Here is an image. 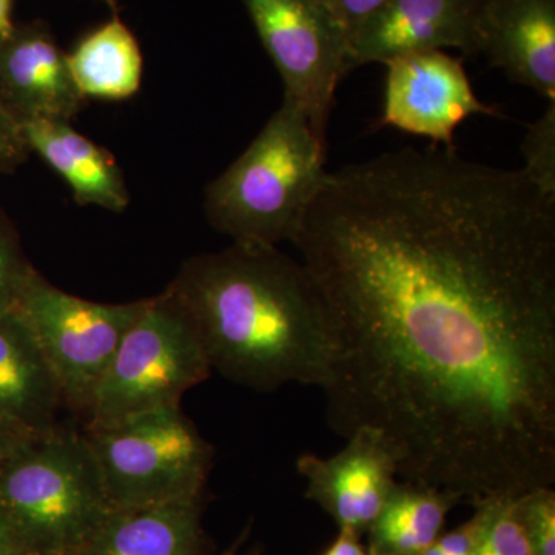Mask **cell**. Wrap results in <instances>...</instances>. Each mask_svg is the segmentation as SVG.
<instances>
[{"label": "cell", "instance_id": "1", "mask_svg": "<svg viewBox=\"0 0 555 555\" xmlns=\"http://www.w3.org/2000/svg\"><path fill=\"white\" fill-rule=\"evenodd\" d=\"M326 306L321 387L398 477L477 503L555 483V199L403 149L328 171L292 240Z\"/></svg>", "mask_w": 555, "mask_h": 555}, {"label": "cell", "instance_id": "2", "mask_svg": "<svg viewBox=\"0 0 555 555\" xmlns=\"http://www.w3.org/2000/svg\"><path fill=\"white\" fill-rule=\"evenodd\" d=\"M167 291L222 377L261 392L326 385L334 345L326 306L308 269L280 248L232 243L196 255Z\"/></svg>", "mask_w": 555, "mask_h": 555}, {"label": "cell", "instance_id": "3", "mask_svg": "<svg viewBox=\"0 0 555 555\" xmlns=\"http://www.w3.org/2000/svg\"><path fill=\"white\" fill-rule=\"evenodd\" d=\"M326 149L308 116L284 100L246 152L207 185L208 222L236 244L294 240L328 173Z\"/></svg>", "mask_w": 555, "mask_h": 555}, {"label": "cell", "instance_id": "4", "mask_svg": "<svg viewBox=\"0 0 555 555\" xmlns=\"http://www.w3.org/2000/svg\"><path fill=\"white\" fill-rule=\"evenodd\" d=\"M0 511L27 555H79L113 507L86 434L56 425L0 467Z\"/></svg>", "mask_w": 555, "mask_h": 555}, {"label": "cell", "instance_id": "5", "mask_svg": "<svg viewBox=\"0 0 555 555\" xmlns=\"http://www.w3.org/2000/svg\"><path fill=\"white\" fill-rule=\"evenodd\" d=\"M211 367L188 313L169 291L145 298L101 379L87 429L118 425L147 412L181 406Z\"/></svg>", "mask_w": 555, "mask_h": 555}, {"label": "cell", "instance_id": "6", "mask_svg": "<svg viewBox=\"0 0 555 555\" xmlns=\"http://www.w3.org/2000/svg\"><path fill=\"white\" fill-rule=\"evenodd\" d=\"M115 511L203 499L214 448L181 406L83 429Z\"/></svg>", "mask_w": 555, "mask_h": 555}, {"label": "cell", "instance_id": "7", "mask_svg": "<svg viewBox=\"0 0 555 555\" xmlns=\"http://www.w3.org/2000/svg\"><path fill=\"white\" fill-rule=\"evenodd\" d=\"M144 299L87 301L61 291L33 268L13 312L30 332L54 377L64 408L89 415L94 393Z\"/></svg>", "mask_w": 555, "mask_h": 555}, {"label": "cell", "instance_id": "8", "mask_svg": "<svg viewBox=\"0 0 555 555\" xmlns=\"http://www.w3.org/2000/svg\"><path fill=\"white\" fill-rule=\"evenodd\" d=\"M262 47L283 79L284 100L327 141L335 90L345 78L349 38L323 0H243Z\"/></svg>", "mask_w": 555, "mask_h": 555}, {"label": "cell", "instance_id": "9", "mask_svg": "<svg viewBox=\"0 0 555 555\" xmlns=\"http://www.w3.org/2000/svg\"><path fill=\"white\" fill-rule=\"evenodd\" d=\"M379 126L393 127L454 149L456 127L474 115L499 116L478 100L465 67L441 50L416 51L386 62Z\"/></svg>", "mask_w": 555, "mask_h": 555}, {"label": "cell", "instance_id": "10", "mask_svg": "<svg viewBox=\"0 0 555 555\" xmlns=\"http://www.w3.org/2000/svg\"><path fill=\"white\" fill-rule=\"evenodd\" d=\"M347 438L345 449L320 459L299 456L298 473L308 481L306 496L334 518L339 531L367 534L398 480V463L385 438L361 427Z\"/></svg>", "mask_w": 555, "mask_h": 555}, {"label": "cell", "instance_id": "11", "mask_svg": "<svg viewBox=\"0 0 555 555\" xmlns=\"http://www.w3.org/2000/svg\"><path fill=\"white\" fill-rule=\"evenodd\" d=\"M486 0H389L353 35L349 73L363 65L386 64L416 51L456 49L480 54L478 22Z\"/></svg>", "mask_w": 555, "mask_h": 555}, {"label": "cell", "instance_id": "12", "mask_svg": "<svg viewBox=\"0 0 555 555\" xmlns=\"http://www.w3.org/2000/svg\"><path fill=\"white\" fill-rule=\"evenodd\" d=\"M0 98L20 122L72 119L86 107L49 25H13L0 36Z\"/></svg>", "mask_w": 555, "mask_h": 555}, {"label": "cell", "instance_id": "13", "mask_svg": "<svg viewBox=\"0 0 555 555\" xmlns=\"http://www.w3.org/2000/svg\"><path fill=\"white\" fill-rule=\"evenodd\" d=\"M478 38L492 67L555 102V0H486Z\"/></svg>", "mask_w": 555, "mask_h": 555}, {"label": "cell", "instance_id": "14", "mask_svg": "<svg viewBox=\"0 0 555 555\" xmlns=\"http://www.w3.org/2000/svg\"><path fill=\"white\" fill-rule=\"evenodd\" d=\"M22 134L30 152L72 189L79 206L124 211L130 204L122 170L115 156L73 129L65 120H24Z\"/></svg>", "mask_w": 555, "mask_h": 555}, {"label": "cell", "instance_id": "15", "mask_svg": "<svg viewBox=\"0 0 555 555\" xmlns=\"http://www.w3.org/2000/svg\"><path fill=\"white\" fill-rule=\"evenodd\" d=\"M79 555H206L203 499L113 511Z\"/></svg>", "mask_w": 555, "mask_h": 555}, {"label": "cell", "instance_id": "16", "mask_svg": "<svg viewBox=\"0 0 555 555\" xmlns=\"http://www.w3.org/2000/svg\"><path fill=\"white\" fill-rule=\"evenodd\" d=\"M64 409L60 387L28 328L11 312L0 318V420L38 434Z\"/></svg>", "mask_w": 555, "mask_h": 555}, {"label": "cell", "instance_id": "17", "mask_svg": "<svg viewBox=\"0 0 555 555\" xmlns=\"http://www.w3.org/2000/svg\"><path fill=\"white\" fill-rule=\"evenodd\" d=\"M67 56L69 72L86 100L126 101L141 89V47L118 13L83 36Z\"/></svg>", "mask_w": 555, "mask_h": 555}, {"label": "cell", "instance_id": "18", "mask_svg": "<svg viewBox=\"0 0 555 555\" xmlns=\"http://www.w3.org/2000/svg\"><path fill=\"white\" fill-rule=\"evenodd\" d=\"M462 500L436 486L398 480L367 531L369 555H420L437 542Z\"/></svg>", "mask_w": 555, "mask_h": 555}, {"label": "cell", "instance_id": "19", "mask_svg": "<svg viewBox=\"0 0 555 555\" xmlns=\"http://www.w3.org/2000/svg\"><path fill=\"white\" fill-rule=\"evenodd\" d=\"M524 173L547 198L555 199V102L529 126L525 134Z\"/></svg>", "mask_w": 555, "mask_h": 555}, {"label": "cell", "instance_id": "20", "mask_svg": "<svg viewBox=\"0 0 555 555\" xmlns=\"http://www.w3.org/2000/svg\"><path fill=\"white\" fill-rule=\"evenodd\" d=\"M517 499L495 500L494 511L474 555H532Z\"/></svg>", "mask_w": 555, "mask_h": 555}, {"label": "cell", "instance_id": "21", "mask_svg": "<svg viewBox=\"0 0 555 555\" xmlns=\"http://www.w3.org/2000/svg\"><path fill=\"white\" fill-rule=\"evenodd\" d=\"M31 270L33 264L22 250L16 229L0 211V318L13 312Z\"/></svg>", "mask_w": 555, "mask_h": 555}, {"label": "cell", "instance_id": "22", "mask_svg": "<svg viewBox=\"0 0 555 555\" xmlns=\"http://www.w3.org/2000/svg\"><path fill=\"white\" fill-rule=\"evenodd\" d=\"M518 513L524 521L532 555H555V491L553 486L518 496Z\"/></svg>", "mask_w": 555, "mask_h": 555}, {"label": "cell", "instance_id": "23", "mask_svg": "<svg viewBox=\"0 0 555 555\" xmlns=\"http://www.w3.org/2000/svg\"><path fill=\"white\" fill-rule=\"evenodd\" d=\"M30 153L20 120L0 98V177L14 173Z\"/></svg>", "mask_w": 555, "mask_h": 555}, {"label": "cell", "instance_id": "24", "mask_svg": "<svg viewBox=\"0 0 555 555\" xmlns=\"http://www.w3.org/2000/svg\"><path fill=\"white\" fill-rule=\"evenodd\" d=\"M389 0H323L332 16L345 30L347 38L352 40L353 35L367 21H371Z\"/></svg>", "mask_w": 555, "mask_h": 555}, {"label": "cell", "instance_id": "25", "mask_svg": "<svg viewBox=\"0 0 555 555\" xmlns=\"http://www.w3.org/2000/svg\"><path fill=\"white\" fill-rule=\"evenodd\" d=\"M33 436L35 434L27 433V430L21 429V427L10 425V423L0 420V467L5 465L7 460L14 452L20 451L22 444Z\"/></svg>", "mask_w": 555, "mask_h": 555}, {"label": "cell", "instance_id": "26", "mask_svg": "<svg viewBox=\"0 0 555 555\" xmlns=\"http://www.w3.org/2000/svg\"><path fill=\"white\" fill-rule=\"evenodd\" d=\"M323 555H369L367 547L361 545V537L339 531L335 542Z\"/></svg>", "mask_w": 555, "mask_h": 555}, {"label": "cell", "instance_id": "27", "mask_svg": "<svg viewBox=\"0 0 555 555\" xmlns=\"http://www.w3.org/2000/svg\"><path fill=\"white\" fill-rule=\"evenodd\" d=\"M0 555H27L0 511Z\"/></svg>", "mask_w": 555, "mask_h": 555}, {"label": "cell", "instance_id": "28", "mask_svg": "<svg viewBox=\"0 0 555 555\" xmlns=\"http://www.w3.org/2000/svg\"><path fill=\"white\" fill-rule=\"evenodd\" d=\"M11 10H13V0H0V36L5 35L13 28Z\"/></svg>", "mask_w": 555, "mask_h": 555}, {"label": "cell", "instance_id": "29", "mask_svg": "<svg viewBox=\"0 0 555 555\" xmlns=\"http://www.w3.org/2000/svg\"><path fill=\"white\" fill-rule=\"evenodd\" d=\"M221 555H238V554H235V553H224V554H221Z\"/></svg>", "mask_w": 555, "mask_h": 555}]
</instances>
